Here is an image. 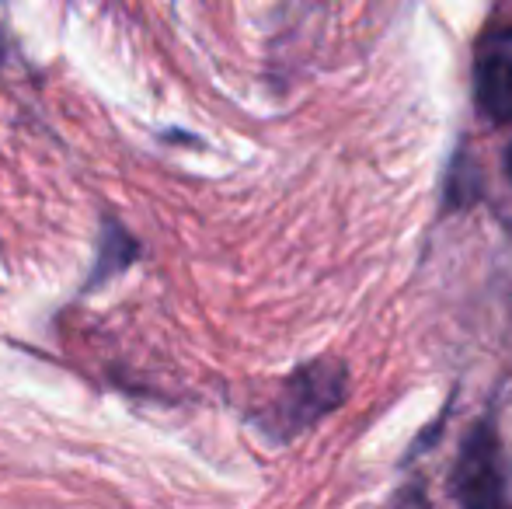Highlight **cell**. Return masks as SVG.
I'll return each mask as SVG.
<instances>
[{
    "instance_id": "cell-1",
    "label": "cell",
    "mask_w": 512,
    "mask_h": 509,
    "mask_svg": "<svg viewBox=\"0 0 512 509\" xmlns=\"http://www.w3.org/2000/svg\"><path fill=\"white\" fill-rule=\"evenodd\" d=\"M345 398H349V367L335 356H317L310 363H300L276 387V394L251 412V426L272 447H286L307 429H314L324 415L342 408Z\"/></svg>"
},
{
    "instance_id": "cell-5",
    "label": "cell",
    "mask_w": 512,
    "mask_h": 509,
    "mask_svg": "<svg viewBox=\"0 0 512 509\" xmlns=\"http://www.w3.org/2000/svg\"><path fill=\"white\" fill-rule=\"evenodd\" d=\"M478 168L467 157V150H460L457 161L450 168V178H446V206H471L474 199L481 196V182H478Z\"/></svg>"
},
{
    "instance_id": "cell-3",
    "label": "cell",
    "mask_w": 512,
    "mask_h": 509,
    "mask_svg": "<svg viewBox=\"0 0 512 509\" xmlns=\"http://www.w3.org/2000/svg\"><path fill=\"white\" fill-rule=\"evenodd\" d=\"M474 105L492 126L512 123V25L485 32L474 49Z\"/></svg>"
},
{
    "instance_id": "cell-2",
    "label": "cell",
    "mask_w": 512,
    "mask_h": 509,
    "mask_svg": "<svg viewBox=\"0 0 512 509\" xmlns=\"http://www.w3.org/2000/svg\"><path fill=\"white\" fill-rule=\"evenodd\" d=\"M450 485L460 509H512V464L495 415H481L467 429Z\"/></svg>"
},
{
    "instance_id": "cell-6",
    "label": "cell",
    "mask_w": 512,
    "mask_h": 509,
    "mask_svg": "<svg viewBox=\"0 0 512 509\" xmlns=\"http://www.w3.org/2000/svg\"><path fill=\"white\" fill-rule=\"evenodd\" d=\"M387 509H432V506H429V496H425L422 485H405Z\"/></svg>"
},
{
    "instance_id": "cell-4",
    "label": "cell",
    "mask_w": 512,
    "mask_h": 509,
    "mask_svg": "<svg viewBox=\"0 0 512 509\" xmlns=\"http://www.w3.org/2000/svg\"><path fill=\"white\" fill-rule=\"evenodd\" d=\"M143 255L140 241L126 231V224L115 217L102 220V234H98V252H95V265H91L88 279H84V293H95L98 286L112 283L115 276L129 269L136 258Z\"/></svg>"
},
{
    "instance_id": "cell-7",
    "label": "cell",
    "mask_w": 512,
    "mask_h": 509,
    "mask_svg": "<svg viewBox=\"0 0 512 509\" xmlns=\"http://www.w3.org/2000/svg\"><path fill=\"white\" fill-rule=\"evenodd\" d=\"M506 175H509V182H512V143H509V150H506Z\"/></svg>"
}]
</instances>
